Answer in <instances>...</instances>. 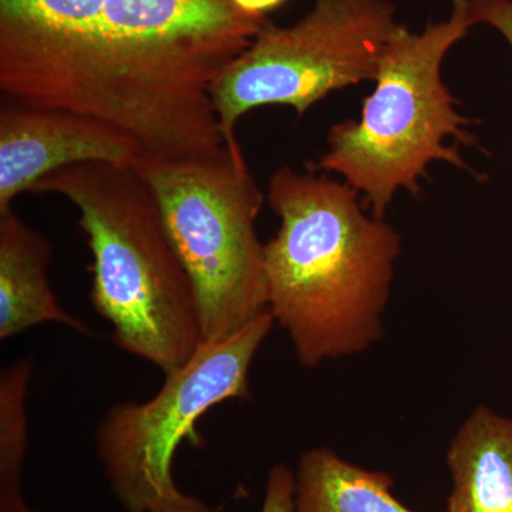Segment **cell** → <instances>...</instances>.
Wrapping results in <instances>:
<instances>
[{"label":"cell","instance_id":"obj_1","mask_svg":"<svg viewBox=\"0 0 512 512\" xmlns=\"http://www.w3.org/2000/svg\"><path fill=\"white\" fill-rule=\"evenodd\" d=\"M269 25L232 0H0V90L109 124L141 156L215 157L212 90Z\"/></svg>","mask_w":512,"mask_h":512},{"label":"cell","instance_id":"obj_2","mask_svg":"<svg viewBox=\"0 0 512 512\" xmlns=\"http://www.w3.org/2000/svg\"><path fill=\"white\" fill-rule=\"evenodd\" d=\"M359 197L311 168L269 178L279 228L265 244L268 309L306 369L365 353L384 336L402 237Z\"/></svg>","mask_w":512,"mask_h":512},{"label":"cell","instance_id":"obj_3","mask_svg":"<svg viewBox=\"0 0 512 512\" xmlns=\"http://www.w3.org/2000/svg\"><path fill=\"white\" fill-rule=\"evenodd\" d=\"M30 192L62 195L79 210L93 256V306L117 348L164 375L185 365L202 342L197 298L136 167L67 165Z\"/></svg>","mask_w":512,"mask_h":512},{"label":"cell","instance_id":"obj_4","mask_svg":"<svg viewBox=\"0 0 512 512\" xmlns=\"http://www.w3.org/2000/svg\"><path fill=\"white\" fill-rule=\"evenodd\" d=\"M473 26L468 0H451L450 16L427 23L419 33L400 25L384 49L360 119L330 128L328 151L309 168L338 174L379 218L386 217L400 190L420 194L430 164L477 175L458 146H448L454 138L485 151L441 76L447 53Z\"/></svg>","mask_w":512,"mask_h":512},{"label":"cell","instance_id":"obj_5","mask_svg":"<svg viewBox=\"0 0 512 512\" xmlns=\"http://www.w3.org/2000/svg\"><path fill=\"white\" fill-rule=\"evenodd\" d=\"M156 195L168 237L194 286L202 342L235 335L268 309L264 194L239 143L215 157L134 164Z\"/></svg>","mask_w":512,"mask_h":512},{"label":"cell","instance_id":"obj_6","mask_svg":"<svg viewBox=\"0 0 512 512\" xmlns=\"http://www.w3.org/2000/svg\"><path fill=\"white\" fill-rule=\"evenodd\" d=\"M275 319L266 311L235 335L201 342L185 365L167 373L156 396L106 410L96 431L104 476L128 512H224L184 493L174 460L195 424L215 406L249 399V370Z\"/></svg>","mask_w":512,"mask_h":512},{"label":"cell","instance_id":"obj_7","mask_svg":"<svg viewBox=\"0 0 512 512\" xmlns=\"http://www.w3.org/2000/svg\"><path fill=\"white\" fill-rule=\"evenodd\" d=\"M399 28L389 0H316L295 25H269L212 90L225 143H238L239 119L258 107H292L302 117L330 93L375 82Z\"/></svg>","mask_w":512,"mask_h":512},{"label":"cell","instance_id":"obj_8","mask_svg":"<svg viewBox=\"0 0 512 512\" xmlns=\"http://www.w3.org/2000/svg\"><path fill=\"white\" fill-rule=\"evenodd\" d=\"M140 147L123 131L72 111L3 100L0 109V211L67 165H134Z\"/></svg>","mask_w":512,"mask_h":512},{"label":"cell","instance_id":"obj_9","mask_svg":"<svg viewBox=\"0 0 512 512\" xmlns=\"http://www.w3.org/2000/svg\"><path fill=\"white\" fill-rule=\"evenodd\" d=\"M53 247L13 207L0 211V340L45 323L90 335L89 326L64 311L47 279Z\"/></svg>","mask_w":512,"mask_h":512},{"label":"cell","instance_id":"obj_10","mask_svg":"<svg viewBox=\"0 0 512 512\" xmlns=\"http://www.w3.org/2000/svg\"><path fill=\"white\" fill-rule=\"evenodd\" d=\"M447 512H512V417L478 406L448 444Z\"/></svg>","mask_w":512,"mask_h":512},{"label":"cell","instance_id":"obj_11","mask_svg":"<svg viewBox=\"0 0 512 512\" xmlns=\"http://www.w3.org/2000/svg\"><path fill=\"white\" fill-rule=\"evenodd\" d=\"M293 512H416L393 493V478L329 447L305 451L295 470Z\"/></svg>","mask_w":512,"mask_h":512},{"label":"cell","instance_id":"obj_12","mask_svg":"<svg viewBox=\"0 0 512 512\" xmlns=\"http://www.w3.org/2000/svg\"><path fill=\"white\" fill-rule=\"evenodd\" d=\"M22 454H0V512H36L22 493Z\"/></svg>","mask_w":512,"mask_h":512},{"label":"cell","instance_id":"obj_13","mask_svg":"<svg viewBox=\"0 0 512 512\" xmlns=\"http://www.w3.org/2000/svg\"><path fill=\"white\" fill-rule=\"evenodd\" d=\"M296 477L295 471L286 464H275L266 478L264 501L261 512L295 511Z\"/></svg>","mask_w":512,"mask_h":512},{"label":"cell","instance_id":"obj_14","mask_svg":"<svg viewBox=\"0 0 512 512\" xmlns=\"http://www.w3.org/2000/svg\"><path fill=\"white\" fill-rule=\"evenodd\" d=\"M468 6L474 25L498 30L512 50V0H468Z\"/></svg>","mask_w":512,"mask_h":512},{"label":"cell","instance_id":"obj_15","mask_svg":"<svg viewBox=\"0 0 512 512\" xmlns=\"http://www.w3.org/2000/svg\"><path fill=\"white\" fill-rule=\"evenodd\" d=\"M232 2H234L239 9L248 13V15L265 16L266 18V13L284 5L286 0H232Z\"/></svg>","mask_w":512,"mask_h":512}]
</instances>
